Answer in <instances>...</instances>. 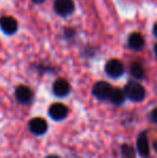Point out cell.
<instances>
[{"label": "cell", "mask_w": 157, "mask_h": 158, "mask_svg": "<svg viewBox=\"0 0 157 158\" xmlns=\"http://www.w3.org/2000/svg\"><path fill=\"white\" fill-rule=\"evenodd\" d=\"M152 117H153V119L157 123V109H155V110L152 112Z\"/></svg>", "instance_id": "obj_15"}, {"label": "cell", "mask_w": 157, "mask_h": 158, "mask_svg": "<svg viewBox=\"0 0 157 158\" xmlns=\"http://www.w3.org/2000/svg\"><path fill=\"white\" fill-rule=\"evenodd\" d=\"M153 32H154V35L157 37V23L154 25V28H153Z\"/></svg>", "instance_id": "obj_17"}, {"label": "cell", "mask_w": 157, "mask_h": 158, "mask_svg": "<svg viewBox=\"0 0 157 158\" xmlns=\"http://www.w3.org/2000/svg\"><path fill=\"white\" fill-rule=\"evenodd\" d=\"M34 3H37V4H39V3H43L45 0H31Z\"/></svg>", "instance_id": "obj_16"}, {"label": "cell", "mask_w": 157, "mask_h": 158, "mask_svg": "<svg viewBox=\"0 0 157 158\" xmlns=\"http://www.w3.org/2000/svg\"><path fill=\"white\" fill-rule=\"evenodd\" d=\"M55 12L60 16H68L74 10V3L72 0H55Z\"/></svg>", "instance_id": "obj_3"}, {"label": "cell", "mask_w": 157, "mask_h": 158, "mask_svg": "<svg viewBox=\"0 0 157 158\" xmlns=\"http://www.w3.org/2000/svg\"><path fill=\"white\" fill-rule=\"evenodd\" d=\"M29 129L34 135H41L48 130V123L41 117H35L29 122Z\"/></svg>", "instance_id": "obj_8"}, {"label": "cell", "mask_w": 157, "mask_h": 158, "mask_svg": "<svg viewBox=\"0 0 157 158\" xmlns=\"http://www.w3.org/2000/svg\"><path fill=\"white\" fill-rule=\"evenodd\" d=\"M112 87L109 83L107 82H98L95 84L94 88H93V93H94L95 97H97L100 100H107L109 99L110 94H111Z\"/></svg>", "instance_id": "obj_4"}, {"label": "cell", "mask_w": 157, "mask_h": 158, "mask_svg": "<svg viewBox=\"0 0 157 158\" xmlns=\"http://www.w3.org/2000/svg\"><path fill=\"white\" fill-rule=\"evenodd\" d=\"M105 72L111 77H119L124 73V66L118 59H111L105 64Z\"/></svg>", "instance_id": "obj_5"}, {"label": "cell", "mask_w": 157, "mask_h": 158, "mask_svg": "<svg viewBox=\"0 0 157 158\" xmlns=\"http://www.w3.org/2000/svg\"><path fill=\"white\" fill-rule=\"evenodd\" d=\"M15 97H16L17 101L19 103L27 104L29 102H31L32 98H34V94H32V90L28 86L19 85L15 89Z\"/></svg>", "instance_id": "obj_6"}, {"label": "cell", "mask_w": 157, "mask_h": 158, "mask_svg": "<svg viewBox=\"0 0 157 158\" xmlns=\"http://www.w3.org/2000/svg\"><path fill=\"white\" fill-rule=\"evenodd\" d=\"M125 95L132 101H141L145 97V89L142 85L136 82H130L125 86Z\"/></svg>", "instance_id": "obj_1"}, {"label": "cell", "mask_w": 157, "mask_h": 158, "mask_svg": "<svg viewBox=\"0 0 157 158\" xmlns=\"http://www.w3.org/2000/svg\"><path fill=\"white\" fill-rule=\"evenodd\" d=\"M125 97H126L125 93L122 89H119V88H112L109 99L112 103L116 104V106H119V104H122L125 101Z\"/></svg>", "instance_id": "obj_12"}, {"label": "cell", "mask_w": 157, "mask_h": 158, "mask_svg": "<svg viewBox=\"0 0 157 158\" xmlns=\"http://www.w3.org/2000/svg\"><path fill=\"white\" fill-rule=\"evenodd\" d=\"M122 154H123L124 158H136L134 148L130 145H127V144L122 146Z\"/></svg>", "instance_id": "obj_14"}, {"label": "cell", "mask_w": 157, "mask_h": 158, "mask_svg": "<svg viewBox=\"0 0 157 158\" xmlns=\"http://www.w3.org/2000/svg\"><path fill=\"white\" fill-rule=\"evenodd\" d=\"M19 24L17 21L12 16H1L0 17V29L6 35H12L17 31Z\"/></svg>", "instance_id": "obj_2"}, {"label": "cell", "mask_w": 157, "mask_h": 158, "mask_svg": "<svg viewBox=\"0 0 157 158\" xmlns=\"http://www.w3.org/2000/svg\"><path fill=\"white\" fill-rule=\"evenodd\" d=\"M154 50H155V54H156V56H157V43H156L155 48H154Z\"/></svg>", "instance_id": "obj_19"}, {"label": "cell", "mask_w": 157, "mask_h": 158, "mask_svg": "<svg viewBox=\"0 0 157 158\" xmlns=\"http://www.w3.org/2000/svg\"><path fill=\"white\" fill-rule=\"evenodd\" d=\"M48 114L55 121H60L64 119L68 114V109L65 104L63 103H54L50 106Z\"/></svg>", "instance_id": "obj_7"}, {"label": "cell", "mask_w": 157, "mask_h": 158, "mask_svg": "<svg viewBox=\"0 0 157 158\" xmlns=\"http://www.w3.org/2000/svg\"><path fill=\"white\" fill-rule=\"evenodd\" d=\"M46 158H59L58 156H55V155H51V156H48Z\"/></svg>", "instance_id": "obj_18"}, {"label": "cell", "mask_w": 157, "mask_h": 158, "mask_svg": "<svg viewBox=\"0 0 157 158\" xmlns=\"http://www.w3.org/2000/svg\"><path fill=\"white\" fill-rule=\"evenodd\" d=\"M130 73L136 79H142L144 77V68L140 63H132L130 66Z\"/></svg>", "instance_id": "obj_13"}, {"label": "cell", "mask_w": 157, "mask_h": 158, "mask_svg": "<svg viewBox=\"0 0 157 158\" xmlns=\"http://www.w3.org/2000/svg\"><path fill=\"white\" fill-rule=\"evenodd\" d=\"M70 85L66 80L58 79L53 84V93L58 97H65L69 94Z\"/></svg>", "instance_id": "obj_9"}, {"label": "cell", "mask_w": 157, "mask_h": 158, "mask_svg": "<svg viewBox=\"0 0 157 158\" xmlns=\"http://www.w3.org/2000/svg\"><path fill=\"white\" fill-rule=\"evenodd\" d=\"M137 148H138V152L140 153L141 156L147 157L150 154V146H149V141H147V138L144 133L139 135L138 141H137Z\"/></svg>", "instance_id": "obj_11"}, {"label": "cell", "mask_w": 157, "mask_h": 158, "mask_svg": "<svg viewBox=\"0 0 157 158\" xmlns=\"http://www.w3.org/2000/svg\"><path fill=\"white\" fill-rule=\"evenodd\" d=\"M154 148H155V150H156V152H157V142L155 144H154Z\"/></svg>", "instance_id": "obj_20"}, {"label": "cell", "mask_w": 157, "mask_h": 158, "mask_svg": "<svg viewBox=\"0 0 157 158\" xmlns=\"http://www.w3.org/2000/svg\"><path fill=\"white\" fill-rule=\"evenodd\" d=\"M128 44H129L130 48H132L134 51H139L144 46V38L140 33L134 32L128 38Z\"/></svg>", "instance_id": "obj_10"}]
</instances>
